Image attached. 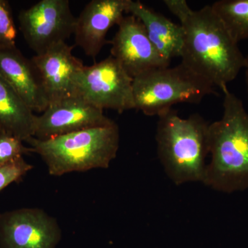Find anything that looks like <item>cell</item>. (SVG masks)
<instances>
[{
	"label": "cell",
	"mask_w": 248,
	"mask_h": 248,
	"mask_svg": "<svg viewBox=\"0 0 248 248\" xmlns=\"http://www.w3.org/2000/svg\"><path fill=\"white\" fill-rule=\"evenodd\" d=\"M182 63L221 90L246 66V58L211 6L193 11L181 23Z\"/></svg>",
	"instance_id": "6da1fadb"
},
{
	"label": "cell",
	"mask_w": 248,
	"mask_h": 248,
	"mask_svg": "<svg viewBox=\"0 0 248 248\" xmlns=\"http://www.w3.org/2000/svg\"><path fill=\"white\" fill-rule=\"evenodd\" d=\"M223 113L210 124L211 160L203 184L231 194L248 189V112L244 103L225 88Z\"/></svg>",
	"instance_id": "7a4b0ae2"
},
{
	"label": "cell",
	"mask_w": 248,
	"mask_h": 248,
	"mask_svg": "<svg viewBox=\"0 0 248 248\" xmlns=\"http://www.w3.org/2000/svg\"><path fill=\"white\" fill-rule=\"evenodd\" d=\"M158 117L157 155L168 177L177 186L203 184L210 154V124L199 114L182 118L173 109Z\"/></svg>",
	"instance_id": "3957f363"
},
{
	"label": "cell",
	"mask_w": 248,
	"mask_h": 248,
	"mask_svg": "<svg viewBox=\"0 0 248 248\" xmlns=\"http://www.w3.org/2000/svg\"><path fill=\"white\" fill-rule=\"evenodd\" d=\"M120 140V129L115 122L46 140L32 137L26 142L45 161L50 175L62 176L108 169L117 156Z\"/></svg>",
	"instance_id": "277c9868"
},
{
	"label": "cell",
	"mask_w": 248,
	"mask_h": 248,
	"mask_svg": "<svg viewBox=\"0 0 248 248\" xmlns=\"http://www.w3.org/2000/svg\"><path fill=\"white\" fill-rule=\"evenodd\" d=\"M215 87L182 62L172 68H157L134 78L135 109L159 117L175 104H199L216 93Z\"/></svg>",
	"instance_id": "5b68a950"
},
{
	"label": "cell",
	"mask_w": 248,
	"mask_h": 248,
	"mask_svg": "<svg viewBox=\"0 0 248 248\" xmlns=\"http://www.w3.org/2000/svg\"><path fill=\"white\" fill-rule=\"evenodd\" d=\"M133 78L110 56L92 66H84L75 78L76 96L104 110L123 113L135 109Z\"/></svg>",
	"instance_id": "8992f818"
},
{
	"label": "cell",
	"mask_w": 248,
	"mask_h": 248,
	"mask_svg": "<svg viewBox=\"0 0 248 248\" xmlns=\"http://www.w3.org/2000/svg\"><path fill=\"white\" fill-rule=\"evenodd\" d=\"M76 19L68 0H41L18 16L23 36L37 55L66 42L74 34Z\"/></svg>",
	"instance_id": "52a82bcc"
},
{
	"label": "cell",
	"mask_w": 248,
	"mask_h": 248,
	"mask_svg": "<svg viewBox=\"0 0 248 248\" xmlns=\"http://www.w3.org/2000/svg\"><path fill=\"white\" fill-rule=\"evenodd\" d=\"M60 239L56 220L40 209L0 213L1 248H55Z\"/></svg>",
	"instance_id": "ba28073f"
},
{
	"label": "cell",
	"mask_w": 248,
	"mask_h": 248,
	"mask_svg": "<svg viewBox=\"0 0 248 248\" xmlns=\"http://www.w3.org/2000/svg\"><path fill=\"white\" fill-rule=\"evenodd\" d=\"M115 123L97 108L78 96L50 104L36 117L34 138L46 140L86 129Z\"/></svg>",
	"instance_id": "9c48e42d"
},
{
	"label": "cell",
	"mask_w": 248,
	"mask_h": 248,
	"mask_svg": "<svg viewBox=\"0 0 248 248\" xmlns=\"http://www.w3.org/2000/svg\"><path fill=\"white\" fill-rule=\"evenodd\" d=\"M117 26L118 30L109 43L112 45L111 56L132 78L169 67L159 56L138 18L133 15L124 16Z\"/></svg>",
	"instance_id": "30bf717a"
},
{
	"label": "cell",
	"mask_w": 248,
	"mask_h": 248,
	"mask_svg": "<svg viewBox=\"0 0 248 248\" xmlns=\"http://www.w3.org/2000/svg\"><path fill=\"white\" fill-rule=\"evenodd\" d=\"M129 0H92L77 17L75 46L87 56L95 58L110 41L108 32L128 14Z\"/></svg>",
	"instance_id": "8fae6325"
},
{
	"label": "cell",
	"mask_w": 248,
	"mask_h": 248,
	"mask_svg": "<svg viewBox=\"0 0 248 248\" xmlns=\"http://www.w3.org/2000/svg\"><path fill=\"white\" fill-rule=\"evenodd\" d=\"M74 46L63 42L31 59L38 72L48 105L76 96L75 78L84 65L73 55Z\"/></svg>",
	"instance_id": "7c38bea8"
},
{
	"label": "cell",
	"mask_w": 248,
	"mask_h": 248,
	"mask_svg": "<svg viewBox=\"0 0 248 248\" xmlns=\"http://www.w3.org/2000/svg\"><path fill=\"white\" fill-rule=\"evenodd\" d=\"M0 77L32 112H43L48 107L38 72L17 47L0 50Z\"/></svg>",
	"instance_id": "4fadbf2b"
},
{
	"label": "cell",
	"mask_w": 248,
	"mask_h": 248,
	"mask_svg": "<svg viewBox=\"0 0 248 248\" xmlns=\"http://www.w3.org/2000/svg\"><path fill=\"white\" fill-rule=\"evenodd\" d=\"M128 14L141 21L151 43L169 66L173 59L181 58L184 31L180 24H175L140 1L129 0Z\"/></svg>",
	"instance_id": "5bb4252c"
},
{
	"label": "cell",
	"mask_w": 248,
	"mask_h": 248,
	"mask_svg": "<svg viewBox=\"0 0 248 248\" xmlns=\"http://www.w3.org/2000/svg\"><path fill=\"white\" fill-rule=\"evenodd\" d=\"M36 116L0 77V133L26 141L34 137Z\"/></svg>",
	"instance_id": "9a60e30c"
},
{
	"label": "cell",
	"mask_w": 248,
	"mask_h": 248,
	"mask_svg": "<svg viewBox=\"0 0 248 248\" xmlns=\"http://www.w3.org/2000/svg\"><path fill=\"white\" fill-rule=\"evenodd\" d=\"M211 7L235 42L248 40V0H220Z\"/></svg>",
	"instance_id": "2e32d148"
},
{
	"label": "cell",
	"mask_w": 248,
	"mask_h": 248,
	"mask_svg": "<svg viewBox=\"0 0 248 248\" xmlns=\"http://www.w3.org/2000/svg\"><path fill=\"white\" fill-rule=\"evenodd\" d=\"M17 31L9 1L0 0V50L16 48Z\"/></svg>",
	"instance_id": "e0dca14e"
},
{
	"label": "cell",
	"mask_w": 248,
	"mask_h": 248,
	"mask_svg": "<svg viewBox=\"0 0 248 248\" xmlns=\"http://www.w3.org/2000/svg\"><path fill=\"white\" fill-rule=\"evenodd\" d=\"M32 168L23 156L0 165V192L9 184L21 180Z\"/></svg>",
	"instance_id": "ac0fdd59"
},
{
	"label": "cell",
	"mask_w": 248,
	"mask_h": 248,
	"mask_svg": "<svg viewBox=\"0 0 248 248\" xmlns=\"http://www.w3.org/2000/svg\"><path fill=\"white\" fill-rule=\"evenodd\" d=\"M33 153L32 148L23 144L22 140L0 133V165L22 157L23 155Z\"/></svg>",
	"instance_id": "d6986e66"
},
{
	"label": "cell",
	"mask_w": 248,
	"mask_h": 248,
	"mask_svg": "<svg viewBox=\"0 0 248 248\" xmlns=\"http://www.w3.org/2000/svg\"><path fill=\"white\" fill-rule=\"evenodd\" d=\"M164 3L169 11L179 19L180 24L193 11L185 0H164Z\"/></svg>",
	"instance_id": "ffe728a7"
},
{
	"label": "cell",
	"mask_w": 248,
	"mask_h": 248,
	"mask_svg": "<svg viewBox=\"0 0 248 248\" xmlns=\"http://www.w3.org/2000/svg\"><path fill=\"white\" fill-rule=\"evenodd\" d=\"M245 69H246V84H247L248 95V57L246 58V66H245Z\"/></svg>",
	"instance_id": "44dd1931"
}]
</instances>
